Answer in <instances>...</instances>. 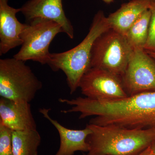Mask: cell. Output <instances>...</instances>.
<instances>
[{
  "label": "cell",
  "mask_w": 155,
  "mask_h": 155,
  "mask_svg": "<svg viewBox=\"0 0 155 155\" xmlns=\"http://www.w3.org/2000/svg\"><path fill=\"white\" fill-rule=\"evenodd\" d=\"M64 103L72 107L65 110V114L79 113V119L94 116L89 124L137 129L155 128V91L110 101L79 97L66 99Z\"/></svg>",
  "instance_id": "cell-1"
},
{
  "label": "cell",
  "mask_w": 155,
  "mask_h": 155,
  "mask_svg": "<svg viewBox=\"0 0 155 155\" xmlns=\"http://www.w3.org/2000/svg\"><path fill=\"white\" fill-rule=\"evenodd\" d=\"M92 132L87 141V155H137L155 140V128H127L119 125L89 124Z\"/></svg>",
  "instance_id": "cell-2"
},
{
  "label": "cell",
  "mask_w": 155,
  "mask_h": 155,
  "mask_svg": "<svg viewBox=\"0 0 155 155\" xmlns=\"http://www.w3.org/2000/svg\"><path fill=\"white\" fill-rule=\"evenodd\" d=\"M110 28L107 17L99 11L94 15L88 33L76 47L63 52L51 53L48 65L53 71L62 70L67 78L70 94L79 88L81 78L91 68V51L96 40Z\"/></svg>",
  "instance_id": "cell-3"
},
{
  "label": "cell",
  "mask_w": 155,
  "mask_h": 155,
  "mask_svg": "<svg viewBox=\"0 0 155 155\" xmlns=\"http://www.w3.org/2000/svg\"><path fill=\"white\" fill-rule=\"evenodd\" d=\"M42 83L25 62L16 58L0 59V96L30 103Z\"/></svg>",
  "instance_id": "cell-4"
},
{
  "label": "cell",
  "mask_w": 155,
  "mask_h": 155,
  "mask_svg": "<svg viewBox=\"0 0 155 155\" xmlns=\"http://www.w3.org/2000/svg\"><path fill=\"white\" fill-rule=\"evenodd\" d=\"M124 35L110 28L96 40L91 51V67L122 78L134 52Z\"/></svg>",
  "instance_id": "cell-5"
},
{
  "label": "cell",
  "mask_w": 155,
  "mask_h": 155,
  "mask_svg": "<svg viewBox=\"0 0 155 155\" xmlns=\"http://www.w3.org/2000/svg\"><path fill=\"white\" fill-rule=\"evenodd\" d=\"M61 32H64L63 28L54 21L41 18L31 20L25 23L21 35V48L13 57L24 62L32 61L42 65L48 64L50 44Z\"/></svg>",
  "instance_id": "cell-6"
},
{
  "label": "cell",
  "mask_w": 155,
  "mask_h": 155,
  "mask_svg": "<svg viewBox=\"0 0 155 155\" xmlns=\"http://www.w3.org/2000/svg\"><path fill=\"white\" fill-rule=\"evenodd\" d=\"M79 88L86 97L100 101H110L128 96L122 78L104 69L91 67L81 80Z\"/></svg>",
  "instance_id": "cell-7"
},
{
  "label": "cell",
  "mask_w": 155,
  "mask_h": 155,
  "mask_svg": "<svg viewBox=\"0 0 155 155\" xmlns=\"http://www.w3.org/2000/svg\"><path fill=\"white\" fill-rule=\"evenodd\" d=\"M122 79L128 96L155 91V60L144 49H134Z\"/></svg>",
  "instance_id": "cell-8"
},
{
  "label": "cell",
  "mask_w": 155,
  "mask_h": 155,
  "mask_svg": "<svg viewBox=\"0 0 155 155\" xmlns=\"http://www.w3.org/2000/svg\"><path fill=\"white\" fill-rule=\"evenodd\" d=\"M20 9L27 22L36 18L54 21L61 25L69 38H74V28L65 14L62 0H28Z\"/></svg>",
  "instance_id": "cell-9"
},
{
  "label": "cell",
  "mask_w": 155,
  "mask_h": 155,
  "mask_svg": "<svg viewBox=\"0 0 155 155\" xmlns=\"http://www.w3.org/2000/svg\"><path fill=\"white\" fill-rule=\"evenodd\" d=\"M21 9L9 5L8 0H0V56L22 44L21 35L25 23L17 19Z\"/></svg>",
  "instance_id": "cell-10"
},
{
  "label": "cell",
  "mask_w": 155,
  "mask_h": 155,
  "mask_svg": "<svg viewBox=\"0 0 155 155\" xmlns=\"http://www.w3.org/2000/svg\"><path fill=\"white\" fill-rule=\"evenodd\" d=\"M0 123L14 131L37 130L30 103L1 97Z\"/></svg>",
  "instance_id": "cell-11"
},
{
  "label": "cell",
  "mask_w": 155,
  "mask_h": 155,
  "mask_svg": "<svg viewBox=\"0 0 155 155\" xmlns=\"http://www.w3.org/2000/svg\"><path fill=\"white\" fill-rule=\"evenodd\" d=\"M50 110L40 108L39 112L54 126L59 133L60 147L55 155H73L77 151L88 153L89 145L87 139L92 132L89 127L86 125L85 128L81 130L67 128L50 116Z\"/></svg>",
  "instance_id": "cell-12"
},
{
  "label": "cell",
  "mask_w": 155,
  "mask_h": 155,
  "mask_svg": "<svg viewBox=\"0 0 155 155\" xmlns=\"http://www.w3.org/2000/svg\"><path fill=\"white\" fill-rule=\"evenodd\" d=\"M150 2L151 0H131L122 4L107 17L110 28L125 36L137 19L149 9Z\"/></svg>",
  "instance_id": "cell-13"
},
{
  "label": "cell",
  "mask_w": 155,
  "mask_h": 155,
  "mask_svg": "<svg viewBox=\"0 0 155 155\" xmlns=\"http://www.w3.org/2000/svg\"><path fill=\"white\" fill-rule=\"evenodd\" d=\"M41 142V137L37 130L13 131V155H38Z\"/></svg>",
  "instance_id": "cell-14"
},
{
  "label": "cell",
  "mask_w": 155,
  "mask_h": 155,
  "mask_svg": "<svg viewBox=\"0 0 155 155\" xmlns=\"http://www.w3.org/2000/svg\"><path fill=\"white\" fill-rule=\"evenodd\" d=\"M150 18L151 12L148 9L137 19L125 34V38L134 50L144 49L148 36Z\"/></svg>",
  "instance_id": "cell-15"
},
{
  "label": "cell",
  "mask_w": 155,
  "mask_h": 155,
  "mask_svg": "<svg viewBox=\"0 0 155 155\" xmlns=\"http://www.w3.org/2000/svg\"><path fill=\"white\" fill-rule=\"evenodd\" d=\"M13 131L0 123V155H13Z\"/></svg>",
  "instance_id": "cell-16"
},
{
  "label": "cell",
  "mask_w": 155,
  "mask_h": 155,
  "mask_svg": "<svg viewBox=\"0 0 155 155\" xmlns=\"http://www.w3.org/2000/svg\"><path fill=\"white\" fill-rule=\"evenodd\" d=\"M149 10L151 12L148 36L144 48L146 51L155 52V0H151Z\"/></svg>",
  "instance_id": "cell-17"
},
{
  "label": "cell",
  "mask_w": 155,
  "mask_h": 155,
  "mask_svg": "<svg viewBox=\"0 0 155 155\" xmlns=\"http://www.w3.org/2000/svg\"><path fill=\"white\" fill-rule=\"evenodd\" d=\"M137 155H155L150 146Z\"/></svg>",
  "instance_id": "cell-18"
},
{
  "label": "cell",
  "mask_w": 155,
  "mask_h": 155,
  "mask_svg": "<svg viewBox=\"0 0 155 155\" xmlns=\"http://www.w3.org/2000/svg\"><path fill=\"white\" fill-rule=\"evenodd\" d=\"M146 52L147 53V54H148L151 57H152V58L155 61V52H154L148 51H146Z\"/></svg>",
  "instance_id": "cell-19"
},
{
  "label": "cell",
  "mask_w": 155,
  "mask_h": 155,
  "mask_svg": "<svg viewBox=\"0 0 155 155\" xmlns=\"http://www.w3.org/2000/svg\"><path fill=\"white\" fill-rule=\"evenodd\" d=\"M151 147L152 149L153 152L154 153V155H155V140L154 141H153V142L152 143V144L151 145Z\"/></svg>",
  "instance_id": "cell-20"
},
{
  "label": "cell",
  "mask_w": 155,
  "mask_h": 155,
  "mask_svg": "<svg viewBox=\"0 0 155 155\" xmlns=\"http://www.w3.org/2000/svg\"><path fill=\"white\" fill-rule=\"evenodd\" d=\"M104 2L106 3V4H110V3L113 2L114 0H103Z\"/></svg>",
  "instance_id": "cell-21"
},
{
  "label": "cell",
  "mask_w": 155,
  "mask_h": 155,
  "mask_svg": "<svg viewBox=\"0 0 155 155\" xmlns=\"http://www.w3.org/2000/svg\"><path fill=\"white\" fill-rule=\"evenodd\" d=\"M84 155H86V154H84Z\"/></svg>",
  "instance_id": "cell-22"
}]
</instances>
